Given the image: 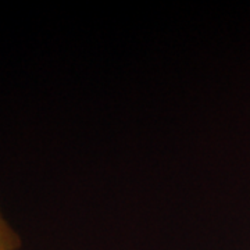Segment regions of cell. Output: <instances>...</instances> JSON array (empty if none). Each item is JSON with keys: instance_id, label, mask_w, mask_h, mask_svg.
Here are the masks:
<instances>
[{"instance_id": "obj_1", "label": "cell", "mask_w": 250, "mask_h": 250, "mask_svg": "<svg viewBox=\"0 0 250 250\" xmlns=\"http://www.w3.org/2000/svg\"><path fill=\"white\" fill-rule=\"evenodd\" d=\"M21 246V236L10 225L0 208V250H20Z\"/></svg>"}]
</instances>
